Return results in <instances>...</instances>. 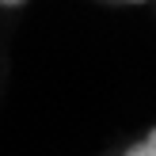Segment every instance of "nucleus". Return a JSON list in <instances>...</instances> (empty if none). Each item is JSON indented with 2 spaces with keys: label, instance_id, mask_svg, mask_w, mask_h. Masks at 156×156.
<instances>
[{
  "label": "nucleus",
  "instance_id": "2",
  "mask_svg": "<svg viewBox=\"0 0 156 156\" xmlns=\"http://www.w3.org/2000/svg\"><path fill=\"white\" fill-rule=\"evenodd\" d=\"M19 4H27V0H0V8H19Z\"/></svg>",
  "mask_w": 156,
  "mask_h": 156
},
{
  "label": "nucleus",
  "instance_id": "3",
  "mask_svg": "<svg viewBox=\"0 0 156 156\" xmlns=\"http://www.w3.org/2000/svg\"><path fill=\"white\" fill-rule=\"evenodd\" d=\"M129 4H145V0H129Z\"/></svg>",
  "mask_w": 156,
  "mask_h": 156
},
{
  "label": "nucleus",
  "instance_id": "1",
  "mask_svg": "<svg viewBox=\"0 0 156 156\" xmlns=\"http://www.w3.org/2000/svg\"><path fill=\"white\" fill-rule=\"evenodd\" d=\"M122 156H156V126L149 129V133H141V137H137V141L129 145Z\"/></svg>",
  "mask_w": 156,
  "mask_h": 156
}]
</instances>
